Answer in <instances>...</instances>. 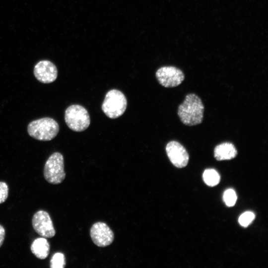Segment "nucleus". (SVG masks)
Returning <instances> with one entry per match:
<instances>
[{"label":"nucleus","mask_w":268,"mask_h":268,"mask_svg":"<svg viewBox=\"0 0 268 268\" xmlns=\"http://www.w3.org/2000/svg\"><path fill=\"white\" fill-rule=\"evenodd\" d=\"M204 106L201 98L194 93L188 94L178 109L181 122L190 126L201 124L203 119Z\"/></svg>","instance_id":"f257e3e1"},{"label":"nucleus","mask_w":268,"mask_h":268,"mask_svg":"<svg viewBox=\"0 0 268 268\" xmlns=\"http://www.w3.org/2000/svg\"><path fill=\"white\" fill-rule=\"evenodd\" d=\"M58 123L49 117L31 121L27 126L29 135L38 140L49 141L55 138L59 132Z\"/></svg>","instance_id":"f03ea898"},{"label":"nucleus","mask_w":268,"mask_h":268,"mask_svg":"<svg viewBox=\"0 0 268 268\" xmlns=\"http://www.w3.org/2000/svg\"><path fill=\"white\" fill-rule=\"evenodd\" d=\"M127 100L125 95L117 89H112L106 94L102 104V110L109 118L116 119L126 111Z\"/></svg>","instance_id":"7ed1b4c3"},{"label":"nucleus","mask_w":268,"mask_h":268,"mask_svg":"<svg viewBox=\"0 0 268 268\" xmlns=\"http://www.w3.org/2000/svg\"><path fill=\"white\" fill-rule=\"evenodd\" d=\"M65 120L70 129L78 132L85 131L90 123L89 115L87 110L77 104L71 105L66 109Z\"/></svg>","instance_id":"20e7f679"},{"label":"nucleus","mask_w":268,"mask_h":268,"mask_svg":"<svg viewBox=\"0 0 268 268\" xmlns=\"http://www.w3.org/2000/svg\"><path fill=\"white\" fill-rule=\"evenodd\" d=\"M44 177L49 183L56 185L61 183L66 177L64 159L63 155L55 152L46 161L44 167Z\"/></svg>","instance_id":"39448f33"},{"label":"nucleus","mask_w":268,"mask_h":268,"mask_svg":"<svg viewBox=\"0 0 268 268\" xmlns=\"http://www.w3.org/2000/svg\"><path fill=\"white\" fill-rule=\"evenodd\" d=\"M156 77L161 85L168 88L179 85L185 78L182 71L172 66H165L158 68Z\"/></svg>","instance_id":"423d86ee"},{"label":"nucleus","mask_w":268,"mask_h":268,"mask_svg":"<svg viewBox=\"0 0 268 268\" xmlns=\"http://www.w3.org/2000/svg\"><path fill=\"white\" fill-rule=\"evenodd\" d=\"M32 225L35 232L42 237L50 238L56 234L51 217L45 210H40L33 215Z\"/></svg>","instance_id":"0eeeda50"},{"label":"nucleus","mask_w":268,"mask_h":268,"mask_svg":"<svg viewBox=\"0 0 268 268\" xmlns=\"http://www.w3.org/2000/svg\"><path fill=\"white\" fill-rule=\"evenodd\" d=\"M90 234L93 242L97 246L105 247L110 245L114 239L113 232L105 223L98 222L93 224Z\"/></svg>","instance_id":"6e6552de"},{"label":"nucleus","mask_w":268,"mask_h":268,"mask_svg":"<svg viewBox=\"0 0 268 268\" xmlns=\"http://www.w3.org/2000/svg\"><path fill=\"white\" fill-rule=\"evenodd\" d=\"M165 149L169 159L175 167L183 168L187 166L189 156L181 143L176 141H171L166 145Z\"/></svg>","instance_id":"1a4fd4ad"},{"label":"nucleus","mask_w":268,"mask_h":268,"mask_svg":"<svg viewBox=\"0 0 268 268\" xmlns=\"http://www.w3.org/2000/svg\"><path fill=\"white\" fill-rule=\"evenodd\" d=\"M34 76L40 82L50 83L56 80L58 76V70L56 66L51 61L42 60L34 67Z\"/></svg>","instance_id":"9d476101"},{"label":"nucleus","mask_w":268,"mask_h":268,"mask_svg":"<svg viewBox=\"0 0 268 268\" xmlns=\"http://www.w3.org/2000/svg\"><path fill=\"white\" fill-rule=\"evenodd\" d=\"M237 151L231 142H225L217 145L214 149V156L218 161L230 160L235 158Z\"/></svg>","instance_id":"9b49d317"},{"label":"nucleus","mask_w":268,"mask_h":268,"mask_svg":"<svg viewBox=\"0 0 268 268\" xmlns=\"http://www.w3.org/2000/svg\"><path fill=\"white\" fill-rule=\"evenodd\" d=\"M30 249L36 257L40 260H44L49 255L50 246L46 238H38L33 241Z\"/></svg>","instance_id":"f8f14e48"},{"label":"nucleus","mask_w":268,"mask_h":268,"mask_svg":"<svg viewBox=\"0 0 268 268\" xmlns=\"http://www.w3.org/2000/svg\"><path fill=\"white\" fill-rule=\"evenodd\" d=\"M202 178L205 183L210 187L217 185L220 181V175L213 169H206L202 175Z\"/></svg>","instance_id":"ddd939ff"},{"label":"nucleus","mask_w":268,"mask_h":268,"mask_svg":"<svg viewBox=\"0 0 268 268\" xmlns=\"http://www.w3.org/2000/svg\"><path fill=\"white\" fill-rule=\"evenodd\" d=\"M66 266V259L64 255L60 252L54 254L50 262L51 268H64Z\"/></svg>","instance_id":"4468645a"},{"label":"nucleus","mask_w":268,"mask_h":268,"mask_svg":"<svg viewBox=\"0 0 268 268\" xmlns=\"http://www.w3.org/2000/svg\"><path fill=\"white\" fill-rule=\"evenodd\" d=\"M237 195L232 189H228L225 191L223 195V200L226 205L231 207L234 205L237 200Z\"/></svg>","instance_id":"2eb2a0df"},{"label":"nucleus","mask_w":268,"mask_h":268,"mask_svg":"<svg viewBox=\"0 0 268 268\" xmlns=\"http://www.w3.org/2000/svg\"><path fill=\"white\" fill-rule=\"evenodd\" d=\"M255 215L250 211H247L242 214L239 218L240 224L244 227H248L255 219Z\"/></svg>","instance_id":"dca6fc26"},{"label":"nucleus","mask_w":268,"mask_h":268,"mask_svg":"<svg viewBox=\"0 0 268 268\" xmlns=\"http://www.w3.org/2000/svg\"><path fill=\"white\" fill-rule=\"evenodd\" d=\"M8 186L4 182H0V204L5 201L8 195Z\"/></svg>","instance_id":"f3484780"},{"label":"nucleus","mask_w":268,"mask_h":268,"mask_svg":"<svg viewBox=\"0 0 268 268\" xmlns=\"http://www.w3.org/2000/svg\"><path fill=\"white\" fill-rule=\"evenodd\" d=\"M5 236V231L4 228L0 224V248L2 245Z\"/></svg>","instance_id":"a211bd4d"}]
</instances>
